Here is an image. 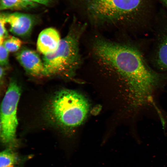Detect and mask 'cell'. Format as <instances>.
Segmentation results:
<instances>
[{"instance_id": "30bf717a", "label": "cell", "mask_w": 167, "mask_h": 167, "mask_svg": "<svg viewBox=\"0 0 167 167\" xmlns=\"http://www.w3.org/2000/svg\"><path fill=\"white\" fill-rule=\"evenodd\" d=\"M36 3L26 0H1L0 9L22 10L34 7Z\"/></svg>"}, {"instance_id": "8fae6325", "label": "cell", "mask_w": 167, "mask_h": 167, "mask_svg": "<svg viewBox=\"0 0 167 167\" xmlns=\"http://www.w3.org/2000/svg\"><path fill=\"white\" fill-rule=\"evenodd\" d=\"M19 158L13 149L7 148L0 153V167H14Z\"/></svg>"}, {"instance_id": "ba28073f", "label": "cell", "mask_w": 167, "mask_h": 167, "mask_svg": "<svg viewBox=\"0 0 167 167\" xmlns=\"http://www.w3.org/2000/svg\"><path fill=\"white\" fill-rule=\"evenodd\" d=\"M61 40L59 33L55 29L46 28L39 35L37 42V49L44 55L53 53L58 49Z\"/></svg>"}, {"instance_id": "277c9868", "label": "cell", "mask_w": 167, "mask_h": 167, "mask_svg": "<svg viewBox=\"0 0 167 167\" xmlns=\"http://www.w3.org/2000/svg\"><path fill=\"white\" fill-rule=\"evenodd\" d=\"M88 110V102L83 96L75 91L67 89L57 93L50 103L49 109L55 122L71 128L82 123Z\"/></svg>"}, {"instance_id": "5bb4252c", "label": "cell", "mask_w": 167, "mask_h": 167, "mask_svg": "<svg viewBox=\"0 0 167 167\" xmlns=\"http://www.w3.org/2000/svg\"><path fill=\"white\" fill-rule=\"evenodd\" d=\"M6 24L4 18L0 15V45L2 44L5 40L9 36L6 28L5 25Z\"/></svg>"}, {"instance_id": "7a4b0ae2", "label": "cell", "mask_w": 167, "mask_h": 167, "mask_svg": "<svg viewBox=\"0 0 167 167\" xmlns=\"http://www.w3.org/2000/svg\"><path fill=\"white\" fill-rule=\"evenodd\" d=\"M85 27V24H74L61 39L56 51L43 56L45 76H70L74 74L81 64L79 41Z\"/></svg>"}, {"instance_id": "4fadbf2b", "label": "cell", "mask_w": 167, "mask_h": 167, "mask_svg": "<svg viewBox=\"0 0 167 167\" xmlns=\"http://www.w3.org/2000/svg\"><path fill=\"white\" fill-rule=\"evenodd\" d=\"M8 51L3 44L0 45V64L4 67L7 66L9 63Z\"/></svg>"}, {"instance_id": "52a82bcc", "label": "cell", "mask_w": 167, "mask_h": 167, "mask_svg": "<svg viewBox=\"0 0 167 167\" xmlns=\"http://www.w3.org/2000/svg\"><path fill=\"white\" fill-rule=\"evenodd\" d=\"M18 61L29 74L34 76H45L43 61L35 51L25 47L19 51L15 54Z\"/></svg>"}, {"instance_id": "7c38bea8", "label": "cell", "mask_w": 167, "mask_h": 167, "mask_svg": "<svg viewBox=\"0 0 167 167\" xmlns=\"http://www.w3.org/2000/svg\"><path fill=\"white\" fill-rule=\"evenodd\" d=\"M2 44L9 52H12L18 51L20 49L22 42L17 37L11 36L5 39Z\"/></svg>"}, {"instance_id": "9a60e30c", "label": "cell", "mask_w": 167, "mask_h": 167, "mask_svg": "<svg viewBox=\"0 0 167 167\" xmlns=\"http://www.w3.org/2000/svg\"><path fill=\"white\" fill-rule=\"evenodd\" d=\"M30 2H32L40 4L42 5H47L49 4L52 0H26Z\"/></svg>"}, {"instance_id": "5b68a950", "label": "cell", "mask_w": 167, "mask_h": 167, "mask_svg": "<svg viewBox=\"0 0 167 167\" xmlns=\"http://www.w3.org/2000/svg\"><path fill=\"white\" fill-rule=\"evenodd\" d=\"M19 87L15 80L10 83L1 105L0 139L7 148L13 149L18 144L17 109L20 96Z\"/></svg>"}, {"instance_id": "8992f818", "label": "cell", "mask_w": 167, "mask_h": 167, "mask_svg": "<svg viewBox=\"0 0 167 167\" xmlns=\"http://www.w3.org/2000/svg\"><path fill=\"white\" fill-rule=\"evenodd\" d=\"M6 24L10 26V31L13 34L23 38L30 36L36 24V18L30 14L15 12L2 13L0 15Z\"/></svg>"}, {"instance_id": "3957f363", "label": "cell", "mask_w": 167, "mask_h": 167, "mask_svg": "<svg viewBox=\"0 0 167 167\" xmlns=\"http://www.w3.org/2000/svg\"><path fill=\"white\" fill-rule=\"evenodd\" d=\"M89 18L97 23L127 21L143 12L144 0H77Z\"/></svg>"}, {"instance_id": "2e32d148", "label": "cell", "mask_w": 167, "mask_h": 167, "mask_svg": "<svg viewBox=\"0 0 167 167\" xmlns=\"http://www.w3.org/2000/svg\"><path fill=\"white\" fill-rule=\"evenodd\" d=\"M167 8V0H161Z\"/></svg>"}, {"instance_id": "9c48e42d", "label": "cell", "mask_w": 167, "mask_h": 167, "mask_svg": "<svg viewBox=\"0 0 167 167\" xmlns=\"http://www.w3.org/2000/svg\"><path fill=\"white\" fill-rule=\"evenodd\" d=\"M156 49L155 61L159 69L167 71V29L162 33Z\"/></svg>"}, {"instance_id": "6da1fadb", "label": "cell", "mask_w": 167, "mask_h": 167, "mask_svg": "<svg viewBox=\"0 0 167 167\" xmlns=\"http://www.w3.org/2000/svg\"><path fill=\"white\" fill-rule=\"evenodd\" d=\"M93 48L102 62L116 71L125 80L135 110L154 104L155 93L165 85L167 75L151 69L140 52L133 46L98 39Z\"/></svg>"}]
</instances>
